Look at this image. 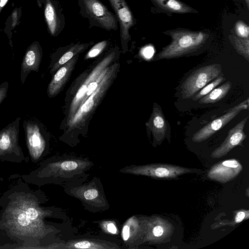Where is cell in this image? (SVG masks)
<instances>
[{
	"label": "cell",
	"instance_id": "e0dca14e",
	"mask_svg": "<svg viewBox=\"0 0 249 249\" xmlns=\"http://www.w3.org/2000/svg\"><path fill=\"white\" fill-rule=\"evenodd\" d=\"M114 57V56L112 53H110L107 56V57L101 62V64L97 66V68H96V69H94V71H93V72L92 73L91 76L87 79L84 84H83L80 87L75 95V97L74 98L73 102H72V106L70 110V115H73L74 111L76 109L80 102L82 99L83 97H84L86 92L87 86L89 84L90 82V81H91V80H92L93 79L95 78L96 77V76L100 74L102 72L101 71L104 70L103 68H104Z\"/></svg>",
	"mask_w": 249,
	"mask_h": 249
},
{
	"label": "cell",
	"instance_id": "9a60e30c",
	"mask_svg": "<svg viewBox=\"0 0 249 249\" xmlns=\"http://www.w3.org/2000/svg\"><path fill=\"white\" fill-rule=\"evenodd\" d=\"M147 125L158 142L161 141L167 135L169 126L168 122L160 107L156 104L153 107Z\"/></svg>",
	"mask_w": 249,
	"mask_h": 249
},
{
	"label": "cell",
	"instance_id": "d590c367",
	"mask_svg": "<svg viewBox=\"0 0 249 249\" xmlns=\"http://www.w3.org/2000/svg\"><path fill=\"white\" fill-rule=\"evenodd\" d=\"M45 1L46 0H36L37 5L39 8L43 7Z\"/></svg>",
	"mask_w": 249,
	"mask_h": 249
},
{
	"label": "cell",
	"instance_id": "7c38bea8",
	"mask_svg": "<svg viewBox=\"0 0 249 249\" xmlns=\"http://www.w3.org/2000/svg\"><path fill=\"white\" fill-rule=\"evenodd\" d=\"M242 170L241 164L236 160H225L214 165L209 171L208 177L221 183H226L232 179Z\"/></svg>",
	"mask_w": 249,
	"mask_h": 249
},
{
	"label": "cell",
	"instance_id": "1f68e13d",
	"mask_svg": "<svg viewBox=\"0 0 249 249\" xmlns=\"http://www.w3.org/2000/svg\"><path fill=\"white\" fill-rule=\"evenodd\" d=\"M154 53V50L152 46H149L143 48L142 54L143 56L147 58H150Z\"/></svg>",
	"mask_w": 249,
	"mask_h": 249
},
{
	"label": "cell",
	"instance_id": "277c9868",
	"mask_svg": "<svg viewBox=\"0 0 249 249\" xmlns=\"http://www.w3.org/2000/svg\"><path fill=\"white\" fill-rule=\"evenodd\" d=\"M222 74L219 64L202 66L194 71L181 86V95L183 99L192 98L210 81Z\"/></svg>",
	"mask_w": 249,
	"mask_h": 249
},
{
	"label": "cell",
	"instance_id": "484cf974",
	"mask_svg": "<svg viewBox=\"0 0 249 249\" xmlns=\"http://www.w3.org/2000/svg\"><path fill=\"white\" fill-rule=\"evenodd\" d=\"M100 227L104 231L111 234H117L118 230L114 221L111 220L103 221L100 223Z\"/></svg>",
	"mask_w": 249,
	"mask_h": 249
},
{
	"label": "cell",
	"instance_id": "44dd1931",
	"mask_svg": "<svg viewBox=\"0 0 249 249\" xmlns=\"http://www.w3.org/2000/svg\"><path fill=\"white\" fill-rule=\"evenodd\" d=\"M21 15V7H15L8 17L5 23L4 32L7 35L9 39V44L12 48L13 47L11 40L12 31L19 24Z\"/></svg>",
	"mask_w": 249,
	"mask_h": 249
},
{
	"label": "cell",
	"instance_id": "5b68a950",
	"mask_svg": "<svg viewBox=\"0 0 249 249\" xmlns=\"http://www.w3.org/2000/svg\"><path fill=\"white\" fill-rule=\"evenodd\" d=\"M65 191L79 199L91 211H104L109 207L104 191L94 180L84 185L66 187Z\"/></svg>",
	"mask_w": 249,
	"mask_h": 249
},
{
	"label": "cell",
	"instance_id": "2e32d148",
	"mask_svg": "<svg viewBox=\"0 0 249 249\" xmlns=\"http://www.w3.org/2000/svg\"><path fill=\"white\" fill-rule=\"evenodd\" d=\"M141 231L140 221L135 216L127 219L124 224L121 232L122 239L127 248H133L139 233Z\"/></svg>",
	"mask_w": 249,
	"mask_h": 249
},
{
	"label": "cell",
	"instance_id": "4fadbf2b",
	"mask_svg": "<svg viewBox=\"0 0 249 249\" xmlns=\"http://www.w3.org/2000/svg\"><path fill=\"white\" fill-rule=\"evenodd\" d=\"M54 248L62 249H120V247L115 243L94 238L72 239L58 243L55 245Z\"/></svg>",
	"mask_w": 249,
	"mask_h": 249
},
{
	"label": "cell",
	"instance_id": "7402d4cb",
	"mask_svg": "<svg viewBox=\"0 0 249 249\" xmlns=\"http://www.w3.org/2000/svg\"><path fill=\"white\" fill-rule=\"evenodd\" d=\"M223 76V74L219 75L218 77L214 79L212 82L208 83L204 86L192 98V100L195 101H197L209 93L219 84H221L225 80V78Z\"/></svg>",
	"mask_w": 249,
	"mask_h": 249
},
{
	"label": "cell",
	"instance_id": "f1b7e54d",
	"mask_svg": "<svg viewBox=\"0 0 249 249\" xmlns=\"http://www.w3.org/2000/svg\"><path fill=\"white\" fill-rule=\"evenodd\" d=\"M31 221L26 212L20 213L18 217V223L21 226L29 225Z\"/></svg>",
	"mask_w": 249,
	"mask_h": 249
},
{
	"label": "cell",
	"instance_id": "9c48e42d",
	"mask_svg": "<svg viewBox=\"0 0 249 249\" xmlns=\"http://www.w3.org/2000/svg\"><path fill=\"white\" fill-rule=\"evenodd\" d=\"M23 127L30 154L36 159L41 155L46 145L41 127L38 123L33 120L24 121Z\"/></svg>",
	"mask_w": 249,
	"mask_h": 249
},
{
	"label": "cell",
	"instance_id": "f546056e",
	"mask_svg": "<svg viewBox=\"0 0 249 249\" xmlns=\"http://www.w3.org/2000/svg\"><path fill=\"white\" fill-rule=\"evenodd\" d=\"M9 83L5 81L0 85V105L7 96Z\"/></svg>",
	"mask_w": 249,
	"mask_h": 249
},
{
	"label": "cell",
	"instance_id": "8fae6325",
	"mask_svg": "<svg viewBox=\"0 0 249 249\" xmlns=\"http://www.w3.org/2000/svg\"><path fill=\"white\" fill-rule=\"evenodd\" d=\"M42 49L37 41L32 43L27 48L21 65L20 79L24 84L28 75L32 71L38 72L42 57Z\"/></svg>",
	"mask_w": 249,
	"mask_h": 249
},
{
	"label": "cell",
	"instance_id": "30bf717a",
	"mask_svg": "<svg viewBox=\"0 0 249 249\" xmlns=\"http://www.w3.org/2000/svg\"><path fill=\"white\" fill-rule=\"evenodd\" d=\"M248 118V116L244 118L229 131L224 142L212 152V158H221L234 147L241 144L247 138L244 128Z\"/></svg>",
	"mask_w": 249,
	"mask_h": 249
},
{
	"label": "cell",
	"instance_id": "836d02e7",
	"mask_svg": "<svg viewBox=\"0 0 249 249\" xmlns=\"http://www.w3.org/2000/svg\"><path fill=\"white\" fill-rule=\"evenodd\" d=\"M163 229L160 226H155L153 229V234L156 237L160 236L163 234Z\"/></svg>",
	"mask_w": 249,
	"mask_h": 249
},
{
	"label": "cell",
	"instance_id": "7a4b0ae2",
	"mask_svg": "<svg viewBox=\"0 0 249 249\" xmlns=\"http://www.w3.org/2000/svg\"><path fill=\"white\" fill-rule=\"evenodd\" d=\"M79 14L87 18L89 28L98 27L108 31L118 28V20L116 16L100 0H78Z\"/></svg>",
	"mask_w": 249,
	"mask_h": 249
},
{
	"label": "cell",
	"instance_id": "603a6c76",
	"mask_svg": "<svg viewBox=\"0 0 249 249\" xmlns=\"http://www.w3.org/2000/svg\"><path fill=\"white\" fill-rule=\"evenodd\" d=\"M234 46L240 54L242 55L248 61H249V41L248 38L241 39L235 38Z\"/></svg>",
	"mask_w": 249,
	"mask_h": 249
},
{
	"label": "cell",
	"instance_id": "d6986e66",
	"mask_svg": "<svg viewBox=\"0 0 249 249\" xmlns=\"http://www.w3.org/2000/svg\"><path fill=\"white\" fill-rule=\"evenodd\" d=\"M231 83L227 81L217 88H215L209 93L198 100L200 104H212L222 99L231 88Z\"/></svg>",
	"mask_w": 249,
	"mask_h": 249
},
{
	"label": "cell",
	"instance_id": "83f0119b",
	"mask_svg": "<svg viewBox=\"0 0 249 249\" xmlns=\"http://www.w3.org/2000/svg\"><path fill=\"white\" fill-rule=\"evenodd\" d=\"M105 71H103V72L99 75L95 81L90 82L87 86L86 92L85 93V97H88L92 94L97 89L98 83L103 78V76L105 74Z\"/></svg>",
	"mask_w": 249,
	"mask_h": 249
},
{
	"label": "cell",
	"instance_id": "d6a6232c",
	"mask_svg": "<svg viewBox=\"0 0 249 249\" xmlns=\"http://www.w3.org/2000/svg\"><path fill=\"white\" fill-rule=\"evenodd\" d=\"M246 212L240 211L236 215L235 217V221L236 223H240L243 221V220L246 217Z\"/></svg>",
	"mask_w": 249,
	"mask_h": 249
},
{
	"label": "cell",
	"instance_id": "4dcf8cb0",
	"mask_svg": "<svg viewBox=\"0 0 249 249\" xmlns=\"http://www.w3.org/2000/svg\"><path fill=\"white\" fill-rule=\"evenodd\" d=\"M26 212L32 221L36 219L39 215L38 212L34 208H29Z\"/></svg>",
	"mask_w": 249,
	"mask_h": 249
},
{
	"label": "cell",
	"instance_id": "cb8c5ba5",
	"mask_svg": "<svg viewBox=\"0 0 249 249\" xmlns=\"http://www.w3.org/2000/svg\"><path fill=\"white\" fill-rule=\"evenodd\" d=\"M96 92H93L91 96L87 99L85 102L82 105L80 109L75 114L73 118V122L74 123L77 121L83 115L88 113L93 108L94 105V96Z\"/></svg>",
	"mask_w": 249,
	"mask_h": 249
},
{
	"label": "cell",
	"instance_id": "ffe728a7",
	"mask_svg": "<svg viewBox=\"0 0 249 249\" xmlns=\"http://www.w3.org/2000/svg\"><path fill=\"white\" fill-rule=\"evenodd\" d=\"M161 8L174 13L192 12V9L187 5L177 0H152Z\"/></svg>",
	"mask_w": 249,
	"mask_h": 249
},
{
	"label": "cell",
	"instance_id": "6da1fadb",
	"mask_svg": "<svg viewBox=\"0 0 249 249\" xmlns=\"http://www.w3.org/2000/svg\"><path fill=\"white\" fill-rule=\"evenodd\" d=\"M171 36L172 41L157 54L158 58H177L195 51L204 43L207 36L201 32L185 31H175Z\"/></svg>",
	"mask_w": 249,
	"mask_h": 249
},
{
	"label": "cell",
	"instance_id": "d4e9b609",
	"mask_svg": "<svg viewBox=\"0 0 249 249\" xmlns=\"http://www.w3.org/2000/svg\"><path fill=\"white\" fill-rule=\"evenodd\" d=\"M107 44V40H103L97 43L88 52L86 58H89L97 56L105 50Z\"/></svg>",
	"mask_w": 249,
	"mask_h": 249
},
{
	"label": "cell",
	"instance_id": "4316f807",
	"mask_svg": "<svg viewBox=\"0 0 249 249\" xmlns=\"http://www.w3.org/2000/svg\"><path fill=\"white\" fill-rule=\"evenodd\" d=\"M236 34L243 38H248L249 29L248 26L241 21H238L235 25Z\"/></svg>",
	"mask_w": 249,
	"mask_h": 249
},
{
	"label": "cell",
	"instance_id": "3957f363",
	"mask_svg": "<svg viewBox=\"0 0 249 249\" xmlns=\"http://www.w3.org/2000/svg\"><path fill=\"white\" fill-rule=\"evenodd\" d=\"M119 172L134 175L147 176L157 179H173L185 174L198 173L202 172V170L168 164H150L126 166L120 169Z\"/></svg>",
	"mask_w": 249,
	"mask_h": 249
},
{
	"label": "cell",
	"instance_id": "5bb4252c",
	"mask_svg": "<svg viewBox=\"0 0 249 249\" xmlns=\"http://www.w3.org/2000/svg\"><path fill=\"white\" fill-rule=\"evenodd\" d=\"M78 54L74 56L60 67L53 75L48 87L47 93L50 97L56 95L68 80L77 61Z\"/></svg>",
	"mask_w": 249,
	"mask_h": 249
},
{
	"label": "cell",
	"instance_id": "ba28073f",
	"mask_svg": "<svg viewBox=\"0 0 249 249\" xmlns=\"http://www.w3.org/2000/svg\"><path fill=\"white\" fill-rule=\"evenodd\" d=\"M43 6L48 32L52 36H57L65 25L62 7L57 0H46Z\"/></svg>",
	"mask_w": 249,
	"mask_h": 249
},
{
	"label": "cell",
	"instance_id": "52a82bcc",
	"mask_svg": "<svg viewBox=\"0 0 249 249\" xmlns=\"http://www.w3.org/2000/svg\"><path fill=\"white\" fill-rule=\"evenodd\" d=\"M118 18L122 46L125 47L131 39L129 30L135 19L126 0H108Z\"/></svg>",
	"mask_w": 249,
	"mask_h": 249
},
{
	"label": "cell",
	"instance_id": "8992f818",
	"mask_svg": "<svg viewBox=\"0 0 249 249\" xmlns=\"http://www.w3.org/2000/svg\"><path fill=\"white\" fill-rule=\"evenodd\" d=\"M249 107V98L231 107L226 113L212 121L194 134L192 141L196 142H203L234 119L241 111Z\"/></svg>",
	"mask_w": 249,
	"mask_h": 249
},
{
	"label": "cell",
	"instance_id": "e575fe53",
	"mask_svg": "<svg viewBox=\"0 0 249 249\" xmlns=\"http://www.w3.org/2000/svg\"><path fill=\"white\" fill-rule=\"evenodd\" d=\"M9 0H0V13Z\"/></svg>",
	"mask_w": 249,
	"mask_h": 249
},
{
	"label": "cell",
	"instance_id": "ac0fdd59",
	"mask_svg": "<svg viewBox=\"0 0 249 249\" xmlns=\"http://www.w3.org/2000/svg\"><path fill=\"white\" fill-rule=\"evenodd\" d=\"M90 45V43H81L76 44L72 43L67 48V50L64 54L61 56L57 62L52 67L51 72H54L58 70L61 66L68 62L74 56L83 52L86 50Z\"/></svg>",
	"mask_w": 249,
	"mask_h": 249
}]
</instances>
